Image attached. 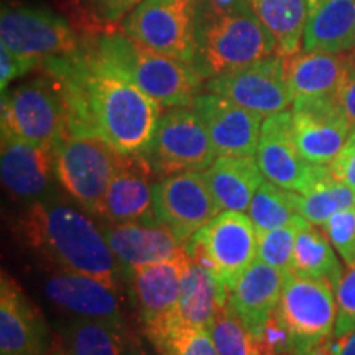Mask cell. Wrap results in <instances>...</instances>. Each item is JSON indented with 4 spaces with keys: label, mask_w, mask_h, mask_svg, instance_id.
Instances as JSON below:
<instances>
[{
    "label": "cell",
    "mask_w": 355,
    "mask_h": 355,
    "mask_svg": "<svg viewBox=\"0 0 355 355\" xmlns=\"http://www.w3.org/2000/svg\"><path fill=\"white\" fill-rule=\"evenodd\" d=\"M60 79L69 104V130L96 133L122 155H144L163 107L94 51H76L42 63Z\"/></svg>",
    "instance_id": "6da1fadb"
},
{
    "label": "cell",
    "mask_w": 355,
    "mask_h": 355,
    "mask_svg": "<svg viewBox=\"0 0 355 355\" xmlns=\"http://www.w3.org/2000/svg\"><path fill=\"white\" fill-rule=\"evenodd\" d=\"M86 212L53 193L26 204L17 222L19 237L55 268L89 275L119 291L125 268L114 255L104 230Z\"/></svg>",
    "instance_id": "7a4b0ae2"
},
{
    "label": "cell",
    "mask_w": 355,
    "mask_h": 355,
    "mask_svg": "<svg viewBox=\"0 0 355 355\" xmlns=\"http://www.w3.org/2000/svg\"><path fill=\"white\" fill-rule=\"evenodd\" d=\"M277 55V44L248 0H199L193 66L204 79Z\"/></svg>",
    "instance_id": "3957f363"
},
{
    "label": "cell",
    "mask_w": 355,
    "mask_h": 355,
    "mask_svg": "<svg viewBox=\"0 0 355 355\" xmlns=\"http://www.w3.org/2000/svg\"><path fill=\"white\" fill-rule=\"evenodd\" d=\"M94 51L163 109L191 105L204 87V78L188 61L150 50L122 30L101 35Z\"/></svg>",
    "instance_id": "277c9868"
},
{
    "label": "cell",
    "mask_w": 355,
    "mask_h": 355,
    "mask_svg": "<svg viewBox=\"0 0 355 355\" xmlns=\"http://www.w3.org/2000/svg\"><path fill=\"white\" fill-rule=\"evenodd\" d=\"M2 137H17L53 148L71 127L69 104L60 79L51 74L2 92Z\"/></svg>",
    "instance_id": "5b68a950"
},
{
    "label": "cell",
    "mask_w": 355,
    "mask_h": 355,
    "mask_svg": "<svg viewBox=\"0 0 355 355\" xmlns=\"http://www.w3.org/2000/svg\"><path fill=\"white\" fill-rule=\"evenodd\" d=\"M122 153L96 133L68 130L53 146L56 183L89 214H99Z\"/></svg>",
    "instance_id": "8992f818"
},
{
    "label": "cell",
    "mask_w": 355,
    "mask_h": 355,
    "mask_svg": "<svg viewBox=\"0 0 355 355\" xmlns=\"http://www.w3.org/2000/svg\"><path fill=\"white\" fill-rule=\"evenodd\" d=\"M336 288L329 279L286 273L278 314L291 336V355H306L334 336Z\"/></svg>",
    "instance_id": "52a82bcc"
},
{
    "label": "cell",
    "mask_w": 355,
    "mask_h": 355,
    "mask_svg": "<svg viewBox=\"0 0 355 355\" xmlns=\"http://www.w3.org/2000/svg\"><path fill=\"white\" fill-rule=\"evenodd\" d=\"M259 230L248 214L222 211L186 243L191 260L209 268L227 291L257 260Z\"/></svg>",
    "instance_id": "ba28073f"
},
{
    "label": "cell",
    "mask_w": 355,
    "mask_h": 355,
    "mask_svg": "<svg viewBox=\"0 0 355 355\" xmlns=\"http://www.w3.org/2000/svg\"><path fill=\"white\" fill-rule=\"evenodd\" d=\"M199 0H141L122 20L128 37L193 64L198 48Z\"/></svg>",
    "instance_id": "9c48e42d"
},
{
    "label": "cell",
    "mask_w": 355,
    "mask_h": 355,
    "mask_svg": "<svg viewBox=\"0 0 355 355\" xmlns=\"http://www.w3.org/2000/svg\"><path fill=\"white\" fill-rule=\"evenodd\" d=\"M157 178L207 170L217 152L206 125L191 105L162 114L152 144L144 153Z\"/></svg>",
    "instance_id": "30bf717a"
},
{
    "label": "cell",
    "mask_w": 355,
    "mask_h": 355,
    "mask_svg": "<svg viewBox=\"0 0 355 355\" xmlns=\"http://www.w3.org/2000/svg\"><path fill=\"white\" fill-rule=\"evenodd\" d=\"M255 158L263 178L298 194H304L324 178L331 176L329 166L313 165L300 153L291 110L263 119Z\"/></svg>",
    "instance_id": "8fae6325"
},
{
    "label": "cell",
    "mask_w": 355,
    "mask_h": 355,
    "mask_svg": "<svg viewBox=\"0 0 355 355\" xmlns=\"http://www.w3.org/2000/svg\"><path fill=\"white\" fill-rule=\"evenodd\" d=\"M0 43L40 63L79 51V40L63 17L38 7H3Z\"/></svg>",
    "instance_id": "7c38bea8"
},
{
    "label": "cell",
    "mask_w": 355,
    "mask_h": 355,
    "mask_svg": "<svg viewBox=\"0 0 355 355\" xmlns=\"http://www.w3.org/2000/svg\"><path fill=\"white\" fill-rule=\"evenodd\" d=\"M204 89L227 97L263 119L283 112L295 101L288 84L285 58L279 55L207 79Z\"/></svg>",
    "instance_id": "4fadbf2b"
},
{
    "label": "cell",
    "mask_w": 355,
    "mask_h": 355,
    "mask_svg": "<svg viewBox=\"0 0 355 355\" xmlns=\"http://www.w3.org/2000/svg\"><path fill=\"white\" fill-rule=\"evenodd\" d=\"M153 202L157 219L184 245L222 212L202 171L159 178L153 186Z\"/></svg>",
    "instance_id": "5bb4252c"
},
{
    "label": "cell",
    "mask_w": 355,
    "mask_h": 355,
    "mask_svg": "<svg viewBox=\"0 0 355 355\" xmlns=\"http://www.w3.org/2000/svg\"><path fill=\"white\" fill-rule=\"evenodd\" d=\"M293 130L300 153L313 165L329 166L344 148L350 132L334 96L293 101Z\"/></svg>",
    "instance_id": "9a60e30c"
},
{
    "label": "cell",
    "mask_w": 355,
    "mask_h": 355,
    "mask_svg": "<svg viewBox=\"0 0 355 355\" xmlns=\"http://www.w3.org/2000/svg\"><path fill=\"white\" fill-rule=\"evenodd\" d=\"M53 339L42 311L10 273L0 277V355H46Z\"/></svg>",
    "instance_id": "2e32d148"
},
{
    "label": "cell",
    "mask_w": 355,
    "mask_h": 355,
    "mask_svg": "<svg viewBox=\"0 0 355 355\" xmlns=\"http://www.w3.org/2000/svg\"><path fill=\"white\" fill-rule=\"evenodd\" d=\"M191 107L206 125L217 157H255L263 117L227 97L201 92Z\"/></svg>",
    "instance_id": "e0dca14e"
},
{
    "label": "cell",
    "mask_w": 355,
    "mask_h": 355,
    "mask_svg": "<svg viewBox=\"0 0 355 355\" xmlns=\"http://www.w3.org/2000/svg\"><path fill=\"white\" fill-rule=\"evenodd\" d=\"M0 178L17 201L32 204L50 196L56 183L53 148L17 137H2Z\"/></svg>",
    "instance_id": "ac0fdd59"
},
{
    "label": "cell",
    "mask_w": 355,
    "mask_h": 355,
    "mask_svg": "<svg viewBox=\"0 0 355 355\" xmlns=\"http://www.w3.org/2000/svg\"><path fill=\"white\" fill-rule=\"evenodd\" d=\"M43 293L51 304L73 318L102 319L123 326L117 290L89 275L50 270L43 278Z\"/></svg>",
    "instance_id": "d6986e66"
},
{
    "label": "cell",
    "mask_w": 355,
    "mask_h": 355,
    "mask_svg": "<svg viewBox=\"0 0 355 355\" xmlns=\"http://www.w3.org/2000/svg\"><path fill=\"white\" fill-rule=\"evenodd\" d=\"M153 178L157 175L145 155H122L97 216L109 224L157 220Z\"/></svg>",
    "instance_id": "ffe728a7"
},
{
    "label": "cell",
    "mask_w": 355,
    "mask_h": 355,
    "mask_svg": "<svg viewBox=\"0 0 355 355\" xmlns=\"http://www.w3.org/2000/svg\"><path fill=\"white\" fill-rule=\"evenodd\" d=\"M102 230L127 273L140 266L175 259L186 252L184 243L158 219L121 222Z\"/></svg>",
    "instance_id": "44dd1931"
},
{
    "label": "cell",
    "mask_w": 355,
    "mask_h": 355,
    "mask_svg": "<svg viewBox=\"0 0 355 355\" xmlns=\"http://www.w3.org/2000/svg\"><path fill=\"white\" fill-rule=\"evenodd\" d=\"M191 263L188 252L175 259L157 261L128 272L132 296L139 308L141 324L175 314L186 270Z\"/></svg>",
    "instance_id": "7402d4cb"
},
{
    "label": "cell",
    "mask_w": 355,
    "mask_h": 355,
    "mask_svg": "<svg viewBox=\"0 0 355 355\" xmlns=\"http://www.w3.org/2000/svg\"><path fill=\"white\" fill-rule=\"evenodd\" d=\"M286 273L257 259L230 290V306L254 334L277 311Z\"/></svg>",
    "instance_id": "603a6c76"
},
{
    "label": "cell",
    "mask_w": 355,
    "mask_h": 355,
    "mask_svg": "<svg viewBox=\"0 0 355 355\" xmlns=\"http://www.w3.org/2000/svg\"><path fill=\"white\" fill-rule=\"evenodd\" d=\"M355 40V0H308L303 50L349 53Z\"/></svg>",
    "instance_id": "cb8c5ba5"
},
{
    "label": "cell",
    "mask_w": 355,
    "mask_h": 355,
    "mask_svg": "<svg viewBox=\"0 0 355 355\" xmlns=\"http://www.w3.org/2000/svg\"><path fill=\"white\" fill-rule=\"evenodd\" d=\"M283 58L295 99L334 96L349 64V53L300 50Z\"/></svg>",
    "instance_id": "d4e9b609"
},
{
    "label": "cell",
    "mask_w": 355,
    "mask_h": 355,
    "mask_svg": "<svg viewBox=\"0 0 355 355\" xmlns=\"http://www.w3.org/2000/svg\"><path fill=\"white\" fill-rule=\"evenodd\" d=\"M202 173L220 209L243 214L263 180L255 157H217Z\"/></svg>",
    "instance_id": "484cf974"
},
{
    "label": "cell",
    "mask_w": 355,
    "mask_h": 355,
    "mask_svg": "<svg viewBox=\"0 0 355 355\" xmlns=\"http://www.w3.org/2000/svg\"><path fill=\"white\" fill-rule=\"evenodd\" d=\"M227 300L229 291L220 279L209 268L191 260L175 314L181 321L209 329L216 314Z\"/></svg>",
    "instance_id": "4316f807"
},
{
    "label": "cell",
    "mask_w": 355,
    "mask_h": 355,
    "mask_svg": "<svg viewBox=\"0 0 355 355\" xmlns=\"http://www.w3.org/2000/svg\"><path fill=\"white\" fill-rule=\"evenodd\" d=\"M261 25L277 44V55L300 51L308 19V0H248Z\"/></svg>",
    "instance_id": "83f0119b"
},
{
    "label": "cell",
    "mask_w": 355,
    "mask_h": 355,
    "mask_svg": "<svg viewBox=\"0 0 355 355\" xmlns=\"http://www.w3.org/2000/svg\"><path fill=\"white\" fill-rule=\"evenodd\" d=\"M66 355H125L123 326L102 319L73 318L61 329Z\"/></svg>",
    "instance_id": "f1b7e54d"
},
{
    "label": "cell",
    "mask_w": 355,
    "mask_h": 355,
    "mask_svg": "<svg viewBox=\"0 0 355 355\" xmlns=\"http://www.w3.org/2000/svg\"><path fill=\"white\" fill-rule=\"evenodd\" d=\"M309 222L301 227L296 237L290 272L301 277L329 279L337 288L343 278V266L334 254V247L324 229H318Z\"/></svg>",
    "instance_id": "f546056e"
},
{
    "label": "cell",
    "mask_w": 355,
    "mask_h": 355,
    "mask_svg": "<svg viewBox=\"0 0 355 355\" xmlns=\"http://www.w3.org/2000/svg\"><path fill=\"white\" fill-rule=\"evenodd\" d=\"M144 334L157 355H219L206 327H198L176 314L144 324Z\"/></svg>",
    "instance_id": "4dcf8cb0"
},
{
    "label": "cell",
    "mask_w": 355,
    "mask_h": 355,
    "mask_svg": "<svg viewBox=\"0 0 355 355\" xmlns=\"http://www.w3.org/2000/svg\"><path fill=\"white\" fill-rule=\"evenodd\" d=\"M247 214L257 230L282 227L300 216V194L279 188L263 178L252 198Z\"/></svg>",
    "instance_id": "1f68e13d"
},
{
    "label": "cell",
    "mask_w": 355,
    "mask_h": 355,
    "mask_svg": "<svg viewBox=\"0 0 355 355\" xmlns=\"http://www.w3.org/2000/svg\"><path fill=\"white\" fill-rule=\"evenodd\" d=\"M355 206V189L337 181L334 176L324 178L304 194H300V216L309 224L322 225L339 211Z\"/></svg>",
    "instance_id": "d6a6232c"
},
{
    "label": "cell",
    "mask_w": 355,
    "mask_h": 355,
    "mask_svg": "<svg viewBox=\"0 0 355 355\" xmlns=\"http://www.w3.org/2000/svg\"><path fill=\"white\" fill-rule=\"evenodd\" d=\"M209 332L219 355H265L259 337L239 318L229 300L216 314Z\"/></svg>",
    "instance_id": "836d02e7"
},
{
    "label": "cell",
    "mask_w": 355,
    "mask_h": 355,
    "mask_svg": "<svg viewBox=\"0 0 355 355\" xmlns=\"http://www.w3.org/2000/svg\"><path fill=\"white\" fill-rule=\"evenodd\" d=\"M306 222L308 220L304 217L298 216L282 227L259 230L257 259L275 266V268L283 270V272H290L296 237Z\"/></svg>",
    "instance_id": "e575fe53"
},
{
    "label": "cell",
    "mask_w": 355,
    "mask_h": 355,
    "mask_svg": "<svg viewBox=\"0 0 355 355\" xmlns=\"http://www.w3.org/2000/svg\"><path fill=\"white\" fill-rule=\"evenodd\" d=\"M322 229L344 263H355V206L337 212Z\"/></svg>",
    "instance_id": "d590c367"
},
{
    "label": "cell",
    "mask_w": 355,
    "mask_h": 355,
    "mask_svg": "<svg viewBox=\"0 0 355 355\" xmlns=\"http://www.w3.org/2000/svg\"><path fill=\"white\" fill-rule=\"evenodd\" d=\"M337 319L334 336L343 337L355 331V263L349 265L336 288Z\"/></svg>",
    "instance_id": "8d00e7d4"
},
{
    "label": "cell",
    "mask_w": 355,
    "mask_h": 355,
    "mask_svg": "<svg viewBox=\"0 0 355 355\" xmlns=\"http://www.w3.org/2000/svg\"><path fill=\"white\" fill-rule=\"evenodd\" d=\"M38 64L42 63L37 60H32V58L17 55L10 48H7L6 44L0 43V87H2V92L7 91L10 83L19 78H24L26 73L37 68Z\"/></svg>",
    "instance_id": "74e56055"
},
{
    "label": "cell",
    "mask_w": 355,
    "mask_h": 355,
    "mask_svg": "<svg viewBox=\"0 0 355 355\" xmlns=\"http://www.w3.org/2000/svg\"><path fill=\"white\" fill-rule=\"evenodd\" d=\"M84 2L97 20L102 24L115 25L122 24V20L141 0H84Z\"/></svg>",
    "instance_id": "f35d334b"
},
{
    "label": "cell",
    "mask_w": 355,
    "mask_h": 355,
    "mask_svg": "<svg viewBox=\"0 0 355 355\" xmlns=\"http://www.w3.org/2000/svg\"><path fill=\"white\" fill-rule=\"evenodd\" d=\"M336 102L350 128H355V56L349 53V64L345 74L336 91Z\"/></svg>",
    "instance_id": "ab89813d"
},
{
    "label": "cell",
    "mask_w": 355,
    "mask_h": 355,
    "mask_svg": "<svg viewBox=\"0 0 355 355\" xmlns=\"http://www.w3.org/2000/svg\"><path fill=\"white\" fill-rule=\"evenodd\" d=\"M331 175L340 183L355 189V128L350 132L344 148L329 165Z\"/></svg>",
    "instance_id": "60d3db41"
},
{
    "label": "cell",
    "mask_w": 355,
    "mask_h": 355,
    "mask_svg": "<svg viewBox=\"0 0 355 355\" xmlns=\"http://www.w3.org/2000/svg\"><path fill=\"white\" fill-rule=\"evenodd\" d=\"M337 355H355V331L337 337Z\"/></svg>",
    "instance_id": "b9f144b4"
},
{
    "label": "cell",
    "mask_w": 355,
    "mask_h": 355,
    "mask_svg": "<svg viewBox=\"0 0 355 355\" xmlns=\"http://www.w3.org/2000/svg\"><path fill=\"white\" fill-rule=\"evenodd\" d=\"M125 355H152V354H150L148 350H145L144 347H141L140 344L132 343V344L127 347Z\"/></svg>",
    "instance_id": "7bdbcfd3"
},
{
    "label": "cell",
    "mask_w": 355,
    "mask_h": 355,
    "mask_svg": "<svg viewBox=\"0 0 355 355\" xmlns=\"http://www.w3.org/2000/svg\"><path fill=\"white\" fill-rule=\"evenodd\" d=\"M46 355H66V354H64V350L61 349L60 344H53L51 350H50V352H48Z\"/></svg>",
    "instance_id": "ee69618b"
},
{
    "label": "cell",
    "mask_w": 355,
    "mask_h": 355,
    "mask_svg": "<svg viewBox=\"0 0 355 355\" xmlns=\"http://www.w3.org/2000/svg\"><path fill=\"white\" fill-rule=\"evenodd\" d=\"M349 53H350V55H354V56H355V40H354V48H352V50H350Z\"/></svg>",
    "instance_id": "f6af8a7d"
}]
</instances>
